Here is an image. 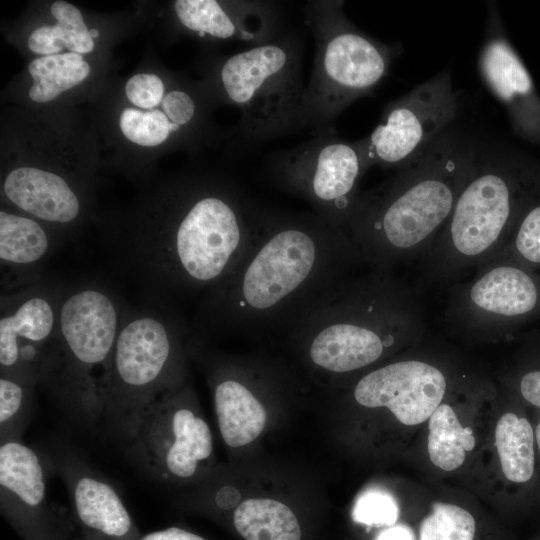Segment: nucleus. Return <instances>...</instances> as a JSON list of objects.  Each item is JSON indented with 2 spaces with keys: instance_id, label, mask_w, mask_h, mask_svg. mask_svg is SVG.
Wrapping results in <instances>:
<instances>
[{
  "instance_id": "f257e3e1",
  "label": "nucleus",
  "mask_w": 540,
  "mask_h": 540,
  "mask_svg": "<svg viewBox=\"0 0 540 540\" xmlns=\"http://www.w3.org/2000/svg\"><path fill=\"white\" fill-rule=\"evenodd\" d=\"M365 266L343 229L315 213L261 206L255 243L206 292L196 327L207 332L286 336L313 306Z\"/></svg>"
},
{
  "instance_id": "f03ea898",
  "label": "nucleus",
  "mask_w": 540,
  "mask_h": 540,
  "mask_svg": "<svg viewBox=\"0 0 540 540\" xmlns=\"http://www.w3.org/2000/svg\"><path fill=\"white\" fill-rule=\"evenodd\" d=\"M480 147L452 125L391 178L359 194L346 232L369 268L393 272L420 258L450 216Z\"/></svg>"
},
{
  "instance_id": "7ed1b4c3",
  "label": "nucleus",
  "mask_w": 540,
  "mask_h": 540,
  "mask_svg": "<svg viewBox=\"0 0 540 540\" xmlns=\"http://www.w3.org/2000/svg\"><path fill=\"white\" fill-rule=\"evenodd\" d=\"M261 205L233 186L194 187L157 230L119 245L140 281L172 295L210 290L247 255Z\"/></svg>"
},
{
  "instance_id": "20e7f679",
  "label": "nucleus",
  "mask_w": 540,
  "mask_h": 540,
  "mask_svg": "<svg viewBox=\"0 0 540 540\" xmlns=\"http://www.w3.org/2000/svg\"><path fill=\"white\" fill-rule=\"evenodd\" d=\"M425 327L413 289L393 272L369 268L319 301L285 337L316 369L344 375L417 340Z\"/></svg>"
},
{
  "instance_id": "39448f33",
  "label": "nucleus",
  "mask_w": 540,
  "mask_h": 540,
  "mask_svg": "<svg viewBox=\"0 0 540 540\" xmlns=\"http://www.w3.org/2000/svg\"><path fill=\"white\" fill-rule=\"evenodd\" d=\"M540 201V171L501 148L480 147L447 221L420 256L428 281H455L493 259Z\"/></svg>"
},
{
  "instance_id": "423d86ee",
  "label": "nucleus",
  "mask_w": 540,
  "mask_h": 540,
  "mask_svg": "<svg viewBox=\"0 0 540 540\" xmlns=\"http://www.w3.org/2000/svg\"><path fill=\"white\" fill-rule=\"evenodd\" d=\"M343 2L315 0L305 5V22L315 41L310 81L301 105V128L313 134L334 130L336 118L359 98L370 95L401 53L356 27Z\"/></svg>"
},
{
  "instance_id": "0eeeda50",
  "label": "nucleus",
  "mask_w": 540,
  "mask_h": 540,
  "mask_svg": "<svg viewBox=\"0 0 540 540\" xmlns=\"http://www.w3.org/2000/svg\"><path fill=\"white\" fill-rule=\"evenodd\" d=\"M124 310L103 285L65 286L40 383L84 421L103 415L104 382Z\"/></svg>"
},
{
  "instance_id": "6e6552de",
  "label": "nucleus",
  "mask_w": 540,
  "mask_h": 540,
  "mask_svg": "<svg viewBox=\"0 0 540 540\" xmlns=\"http://www.w3.org/2000/svg\"><path fill=\"white\" fill-rule=\"evenodd\" d=\"M187 326L168 309H125L104 382L103 415L117 435L132 438L151 404L183 382Z\"/></svg>"
},
{
  "instance_id": "1a4fd4ad",
  "label": "nucleus",
  "mask_w": 540,
  "mask_h": 540,
  "mask_svg": "<svg viewBox=\"0 0 540 540\" xmlns=\"http://www.w3.org/2000/svg\"><path fill=\"white\" fill-rule=\"evenodd\" d=\"M301 44L292 35L249 47L228 57L219 69V86L241 110L244 143L258 144L301 129L305 87Z\"/></svg>"
},
{
  "instance_id": "9d476101",
  "label": "nucleus",
  "mask_w": 540,
  "mask_h": 540,
  "mask_svg": "<svg viewBox=\"0 0 540 540\" xmlns=\"http://www.w3.org/2000/svg\"><path fill=\"white\" fill-rule=\"evenodd\" d=\"M273 181L305 200L313 213L346 231L367 171L357 141H346L334 130L317 134L289 150L268 157Z\"/></svg>"
},
{
  "instance_id": "9b49d317",
  "label": "nucleus",
  "mask_w": 540,
  "mask_h": 540,
  "mask_svg": "<svg viewBox=\"0 0 540 540\" xmlns=\"http://www.w3.org/2000/svg\"><path fill=\"white\" fill-rule=\"evenodd\" d=\"M183 382L161 394L144 413L126 455L154 481L194 478L213 452L207 422L189 402Z\"/></svg>"
},
{
  "instance_id": "f8f14e48",
  "label": "nucleus",
  "mask_w": 540,
  "mask_h": 540,
  "mask_svg": "<svg viewBox=\"0 0 540 540\" xmlns=\"http://www.w3.org/2000/svg\"><path fill=\"white\" fill-rule=\"evenodd\" d=\"M458 111L448 69L388 102L374 130L357 140L366 169L406 166L454 125Z\"/></svg>"
},
{
  "instance_id": "ddd939ff",
  "label": "nucleus",
  "mask_w": 540,
  "mask_h": 540,
  "mask_svg": "<svg viewBox=\"0 0 540 540\" xmlns=\"http://www.w3.org/2000/svg\"><path fill=\"white\" fill-rule=\"evenodd\" d=\"M540 314V274L505 258H493L475 276L455 285L445 319L463 334L495 338Z\"/></svg>"
},
{
  "instance_id": "4468645a",
  "label": "nucleus",
  "mask_w": 540,
  "mask_h": 540,
  "mask_svg": "<svg viewBox=\"0 0 540 540\" xmlns=\"http://www.w3.org/2000/svg\"><path fill=\"white\" fill-rule=\"evenodd\" d=\"M66 285L43 278L3 292L0 306V374L41 382Z\"/></svg>"
},
{
  "instance_id": "2eb2a0df",
  "label": "nucleus",
  "mask_w": 540,
  "mask_h": 540,
  "mask_svg": "<svg viewBox=\"0 0 540 540\" xmlns=\"http://www.w3.org/2000/svg\"><path fill=\"white\" fill-rule=\"evenodd\" d=\"M442 366L423 358L392 361L360 377L353 388L355 401L368 408H388L404 425L430 418L448 388Z\"/></svg>"
},
{
  "instance_id": "dca6fc26",
  "label": "nucleus",
  "mask_w": 540,
  "mask_h": 540,
  "mask_svg": "<svg viewBox=\"0 0 540 540\" xmlns=\"http://www.w3.org/2000/svg\"><path fill=\"white\" fill-rule=\"evenodd\" d=\"M478 66L486 86L505 106L514 130L526 139L540 143V98L526 67L505 35L493 2L488 4Z\"/></svg>"
},
{
  "instance_id": "f3484780",
  "label": "nucleus",
  "mask_w": 540,
  "mask_h": 540,
  "mask_svg": "<svg viewBox=\"0 0 540 540\" xmlns=\"http://www.w3.org/2000/svg\"><path fill=\"white\" fill-rule=\"evenodd\" d=\"M0 508L25 540L60 530L47 504L44 464L21 439L0 443Z\"/></svg>"
},
{
  "instance_id": "a211bd4d",
  "label": "nucleus",
  "mask_w": 540,
  "mask_h": 540,
  "mask_svg": "<svg viewBox=\"0 0 540 540\" xmlns=\"http://www.w3.org/2000/svg\"><path fill=\"white\" fill-rule=\"evenodd\" d=\"M74 519L84 540H138L141 533L117 490L84 463L61 464Z\"/></svg>"
},
{
  "instance_id": "6ab92c4d",
  "label": "nucleus",
  "mask_w": 540,
  "mask_h": 540,
  "mask_svg": "<svg viewBox=\"0 0 540 540\" xmlns=\"http://www.w3.org/2000/svg\"><path fill=\"white\" fill-rule=\"evenodd\" d=\"M56 244L36 220L0 211V264L6 291L41 279L39 269Z\"/></svg>"
},
{
  "instance_id": "aec40b11",
  "label": "nucleus",
  "mask_w": 540,
  "mask_h": 540,
  "mask_svg": "<svg viewBox=\"0 0 540 540\" xmlns=\"http://www.w3.org/2000/svg\"><path fill=\"white\" fill-rule=\"evenodd\" d=\"M3 191L22 211L49 223L75 221L81 209L75 191L59 175L34 167H18L6 176Z\"/></svg>"
},
{
  "instance_id": "412c9836",
  "label": "nucleus",
  "mask_w": 540,
  "mask_h": 540,
  "mask_svg": "<svg viewBox=\"0 0 540 540\" xmlns=\"http://www.w3.org/2000/svg\"><path fill=\"white\" fill-rule=\"evenodd\" d=\"M213 381L214 408L224 442L242 447L256 439L266 423V411L250 388L219 367Z\"/></svg>"
},
{
  "instance_id": "4be33fe9",
  "label": "nucleus",
  "mask_w": 540,
  "mask_h": 540,
  "mask_svg": "<svg viewBox=\"0 0 540 540\" xmlns=\"http://www.w3.org/2000/svg\"><path fill=\"white\" fill-rule=\"evenodd\" d=\"M233 523L245 540L301 539L300 526L293 511L273 499L245 500L235 509Z\"/></svg>"
},
{
  "instance_id": "5701e85b",
  "label": "nucleus",
  "mask_w": 540,
  "mask_h": 540,
  "mask_svg": "<svg viewBox=\"0 0 540 540\" xmlns=\"http://www.w3.org/2000/svg\"><path fill=\"white\" fill-rule=\"evenodd\" d=\"M50 10L57 23L31 33L28 47L32 52L47 56L63 49L78 54H86L94 49V41L78 8L60 0L55 1Z\"/></svg>"
},
{
  "instance_id": "b1692460",
  "label": "nucleus",
  "mask_w": 540,
  "mask_h": 540,
  "mask_svg": "<svg viewBox=\"0 0 540 540\" xmlns=\"http://www.w3.org/2000/svg\"><path fill=\"white\" fill-rule=\"evenodd\" d=\"M495 444L505 477L524 483L534 473V433L529 421L514 413L503 414L495 428Z\"/></svg>"
},
{
  "instance_id": "393cba45",
  "label": "nucleus",
  "mask_w": 540,
  "mask_h": 540,
  "mask_svg": "<svg viewBox=\"0 0 540 540\" xmlns=\"http://www.w3.org/2000/svg\"><path fill=\"white\" fill-rule=\"evenodd\" d=\"M428 428L429 458L444 471L459 468L465 461V453L475 447L472 429L461 425L455 411L447 403H441L432 413Z\"/></svg>"
},
{
  "instance_id": "a878e982",
  "label": "nucleus",
  "mask_w": 540,
  "mask_h": 540,
  "mask_svg": "<svg viewBox=\"0 0 540 540\" xmlns=\"http://www.w3.org/2000/svg\"><path fill=\"white\" fill-rule=\"evenodd\" d=\"M28 71L34 80L29 97L44 103L86 79L90 66L81 54L69 52L34 59Z\"/></svg>"
},
{
  "instance_id": "bb28decb",
  "label": "nucleus",
  "mask_w": 540,
  "mask_h": 540,
  "mask_svg": "<svg viewBox=\"0 0 540 540\" xmlns=\"http://www.w3.org/2000/svg\"><path fill=\"white\" fill-rule=\"evenodd\" d=\"M35 386L20 377L0 374V442L21 439Z\"/></svg>"
},
{
  "instance_id": "cd10ccee",
  "label": "nucleus",
  "mask_w": 540,
  "mask_h": 540,
  "mask_svg": "<svg viewBox=\"0 0 540 540\" xmlns=\"http://www.w3.org/2000/svg\"><path fill=\"white\" fill-rule=\"evenodd\" d=\"M474 517L467 510L449 503H435L421 522L419 540H473Z\"/></svg>"
},
{
  "instance_id": "c85d7f7f",
  "label": "nucleus",
  "mask_w": 540,
  "mask_h": 540,
  "mask_svg": "<svg viewBox=\"0 0 540 540\" xmlns=\"http://www.w3.org/2000/svg\"><path fill=\"white\" fill-rule=\"evenodd\" d=\"M494 258L509 259L534 271L540 269V201L526 210Z\"/></svg>"
},
{
  "instance_id": "c756f323",
  "label": "nucleus",
  "mask_w": 540,
  "mask_h": 540,
  "mask_svg": "<svg viewBox=\"0 0 540 540\" xmlns=\"http://www.w3.org/2000/svg\"><path fill=\"white\" fill-rule=\"evenodd\" d=\"M120 128L124 136L141 146H156L163 143L171 133V121L158 109L140 111L125 109L120 116Z\"/></svg>"
},
{
  "instance_id": "7c9ffc66",
  "label": "nucleus",
  "mask_w": 540,
  "mask_h": 540,
  "mask_svg": "<svg viewBox=\"0 0 540 540\" xmlns=\"http://www.w3.org/2000/svg\"><path fill=\"white\" fill-rule=\"evenodd\" d=\"M354 521L368 526H392L399 516V507L388 493L371 490L361 495L355 503Z\"/></svg>"
},
{
  "instance_id": "2f4dec72",
  "label": "nucleus",
  "mask_w": 540,
  "mask_h": 540,
  "mask_svg": "<svg viewBox=\"0 0 540 540\" xmlns=\"http://www.w3.org/2000/svg\"><path fill=\"white\" fill-rule=\"evenodd\" d=\"M127 98L140 108H153L164 98V84L154 74H136L126 83Z\"/></svg>"
},
{
  "instance_id": "473e14b6",
  "label": "nucleus",
  "mask_w": 540,
  "mask_h": 540,
  "mask_svg": "<svg viewBox=\"0 0 540 540\" xmlns=\"http://www.w3.org/2000/svg\"><path fill=\"white\" fill-rule=\"evenodd\" d=\"M163 111L169 120L178 125H189L196 116V101L183 90H172L162 100Z\"/></svg>"
},
{
  "instance_id": "72a5a7b5",
  "label": "nucleus",
  "mask_w": 540,
  "mask_h": 540,
  "mask_svg": "<svg viewBox=\"0 0 540 540\" xmlns=\"http://www.w3.org/2000/svg\"><path fill=\"white\" fill-rule=\"evenodd\" d=\"M519 391L527 402L540 408V369L527 371L521 376Z\"/></svg>"
},
{
  "instance_id": "f704fd0d",
  "label": "nucleus",
  "mask_w": 540,
  "mask_h": 540,
  "mask_svg": "<svg viewBox=\"0 0 540 540\" xmlns=\"http://www.w3.org/2000/svg\"><path fill=\"white\" fill-rule=\"evenodd\" d=\"M138 540H206L205 538L179 527H168L162 530L141 534Z\"/></svg>"
},
{
  "instance_id": "c9c22d12",
  "label": "nucleus",
  "mask_w": 540,
  "mask_h": 540,
  "mask_svg": "<svg viewBox=\"0 0 540 540\" xmlns=\"http://www.w3.org/2000/svg\"><path fill=\"white\" fill-rule=\"evenodd\" d=\"M375 540H416L413 530L404 524L388 526Z\"/></svg>"
},
{
  "instance_id": "e433bc0d",
  "label": "nucleus",
  "mask_w": 540,
  "mask_h": 540,
  "mask_svg": "<svg viewBox=\"0 0 540 540\" xmlns=\"http://www.w3.org/2000/svg\"><path fill=\"white\" fill-rule=\"evenodd\" d=\"M35 540H67L63 533L59 530L46 536L39 537Z\"/></svg>"
},
{
  "instance_id": "4c0bfd02",
  "label": "nucleus",
  "mask_w": 540,
  "mask_h": 540,
  "mask_svg": "<svg viewBox=\"0 0 540 540\" xmlns=\"http://www.w3.org/2000/svg\"><path fill=\"white\" fill-rule=\"evenodd\" d=\"M536 441H537V445L540 451V423L538 424L536 428Z\"/></svg>"
},
{
  "instance_id": "58836bf2",
  "label": "nucleus",
  "mask_w": 540,
  "mask_h": 540,
  "mask_svg": "<svg viewBox=\"0 0 540 540\" xmlns=\"http://www.w3.org/2000/svg\"><path fill=\"white\" fill-rule=\"evenodd\" d=\"M89 34L92 38H97L99 36V31L93 28L89 30Z\"/></svg>"
}]
</instances>
